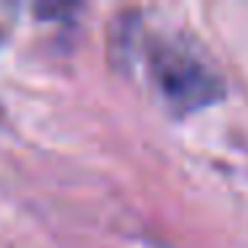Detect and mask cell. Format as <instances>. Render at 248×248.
Instances as JSON below:
<instances>
[{
  "instance_id": "cell-1",
  "label": "cell",
  "mask_w": 248,
  "mask_h": 248,
  "mask_svg": "<svg viewBox=\"0 0 248 248\" xmlns=\"http://www.w3.org/2000/svg\"><path fill=\"white\" fill-rule=\"evenodd\" d=\"M144 75L173 115H192L224 96V78L184 32H155L144 43Z\"/></svg>"
},
{
  "instance_id": "cell-2",
  "label": "cell",
  "mask_w": 248,
  "mask_h": 248,
  "mask_svg": "<svg viewBox=\"0 0 248 248\" xmlns=\"http://www.w3.org/2000/svg\"><path fill=\"white\" fill-rule=\"evenodd\" d=\"M3 38H6V32H3V24H0V46H3Z\"/></svg>"
}]
</instances>
